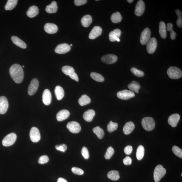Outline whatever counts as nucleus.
<instances>
[{"instance_id": "f257e3e1", "label": "nucleus", "mask_w": 182, "mask_h": 182, "mask_svg": "<svg viewBox=\"0 0 182 182\" xmlns=\"http://www.w3.org/2000/svg\"><path fill=\"white\" fill-rule=\"evenodd\" d=\"M11 77L15 82L20 83L22 81L24 78L23 68L20 65L15 64L11 66L10 69Z\"/></svg>"}, {"instance_id": "f03ea898", "label": "nucleus", "mask_w": 182, "mask_h": 182, "mask_svg": "<svg viewBox=\"0 0 182 182\" xmlns=\"http://www.w3.org/2000/svg\"><path fill=\"white\" fill-rule=\"evenodd\" d=\"M142 126L146 130L150 131L152 130L155 126L154 120L151 117H146L142 119L141 122Z\"/></svg>"}, {"instance_id": "7ed1b4c3", "label": "nucleus", "mask_w": 182, "mask_h": 182, "mask_svg": "<svg viewBox=\"0 0 182 182\" xmlns=\"http://www.w3.org/2000/svg\"><path fill=\"white\" fill-rule=\"evenodd\" d=\"M166 169L161 164L158 165L155 168L153 173V177L155 182H159L166 174Z\"/></svg>"}, {"instance_id": "20e7f679", "label": "nucleus", "mask_w": 182, "mask_h": 182, "mask_svg": "<svg viewBox=\"0 0 182 182\" xmlns=\"http://www.w3.org/2000/svg\"><path fill=\"white\" fill-rule=\"evenodd\" d=\"M167 74L171 79H177L182 76V71L180 69L177 67L171 66L167 71Z\"/></svg>"}, {"instance_id": "39448f33", "label": "nucleus", "mask_w": 182, "mask_h": 182, "mask_svg": "<svg viewBox=\"0 0 182 182\" xmlns=\"http://www.w3.org/2000/svg\"><path fill=\"white\" fill-rule=\"evenodd\" d=\"M17 135L14 133H11L4 138L2 144L4 146H9L14 144L16 140Z\"/></svg>"}, {"instance_id": "423d86ee", "label": "nucleus", "mask_w": 182, "mask_h": 182, "mask_svg": "<svg viewBox=\"0 0 182 182\" xmlns=\"http://www.w3.org/2000/svg\"><path fill=\"white\" fill-rule=\"evenodd\" d=\"M117 96L119 99L123 100H127L135 97V94L131 90H124L118 92L117 93Z\"/></svg>"}, {"instance_id": "0eeeda50", "label": "nucleus", "mask_w": 182, "mask_h": 182, "mask_svg": "<svg viewBox=\"0 0 182 182\" xmlns=\"http://www.w3.org/2000/svg\"><path fill=\"white\" fill-rule=\"evenodd\" d=\"M146 50L149 54L154 52L157 46V41L155 38H152L149 39L147 43Z\"/></svg>"}, {"instance_id": "6e6552de", "label": "nucleus", "mask_w": 182, "mask_h": 182, "mask_svg": "<svg viewBox=\"0 0 182 182\" xmlns=\"http://www.w3.org/2000/svg\"><path fill=\"white\" fill-rule=\"evenodd\" d=\"M151 31L148 28L145 29L141 32L140 37V42L142 45L147 44L150 39L151 36Z\"/></svg>"}, {"instance_id": "1a4fd4ad", "label": "nucleus", "mask_w": 182, "mask_h": 182, "mask_svg": "<svg viewBox=\"0 0 182 182\" xmlns=\"http://www.w3.org/2000/svg\"><path fill=\"white\" fill-rule=\"evenodd\" d=\"M67 128L73 133H78L81 130V127L79 123L75 121H71L68 123Z\"/></svg>"}, {"instance_id": "9d476101", "label": "nucleus", "mask_w": 182, "mask_h": 182, "mask_svg": "<svg viewBox=\"0 0 182 182\" xmlns=\"http://www.w3.org/2000/svg\"><path fill=\"white\" fill-rule=\"evenodd\" d=\"M30 137L32 141L33 142H37L39 141L41 135L38 129L35 127H32L30 132Z\"/></svg>"}, {"instance_id": "9b49d317", "label": "nucleus", "mask_w": 182, "mask_h": 182, "mask_svg": "<svg viewBox=\"0 0 182 182\" xmlns=\"http://www.w3.org/2000/svg\"><path fill=\"white\" fill-rule=\"evenodd\" d=\"M39 85L38 80L34 78L32 80L28 88V93L30 96H32L36 92Z\"/></svg>"}, {"instance_id": "f8f14e48", "label": "nucleus", "mask_w": 182, "mask_h": 182, "mask_svg": "<svg viewBox=\"0 0 182 182\" xmlns=\"http://www.w3.org/2000/svg\"><path fill=\"white\" fill-rule=\"evenodd\" d=\"M71 50L70 45L66 43H63L58 45L56 47L55 51L56 53L59 54H63L68 52Z\"/></svg>"}, {"instance_id": "ddd939ff", "label": "nucleus", "mask_w": 182, "mask_h": 182, "mask_svg": "<svg viewBox=\"0 0 182 182\" xmlns=\"http://www.w3.org/2000/svg\"><path fill=\"white\" fill-rule=\"evenodd\" d=\"M145 5L144 2L140 0L136 3L135 10V14L137 16H141L144 12Z\"/></svg>"}, {"instance_id": "4468645a", "label": "nucleus", "mask_w": 182, "mask_h": 182, "mask_svg": "<svg viewBox=\"0 0 182 182\" xmlns=\"http://www.w3.org/2000/svg\"><path fill=\"white\" fill-rule=\"evenodd\" d=\"M8 107V99L4 96L0 97V114H5Z\"/></svg>"}, {"instance_id": "2eb2a0df", "label": "nucleus", "mask_w": 182, "mask_h": 182, "mask_svg": "<svg viewBox=\"0 0 182 182\" xmlns=\"http://www.w3.org/2000/svg\"><path fill=\"white\" fill-rule=\"evenodd\" d=\"M117 60H118L117 56L112 54L104 55L101 58L102 61L107 64H113L116 62Z\"/></svg>"}, {"instance_id": "dca6fc26", "label": "nucleus", "mask_w": 182, "mask_h": 182, "mask_svg": "<svg viewBox=\"0 0 182 182\" xmlns=\"http://www.w3.org/2000/svg\"><path fill=\"white\" fill-rule=\"evenodd\" d=\"M102 32V29L99 26H95L91 30L89 38L90 39H94L100 36Z\"/></svg>"}, {"instance_id": "f3484780", "label": "nucleus", "mask_w": 182, "mask_h": 182, "mask_svg": "<svg viewBox=\"0 0 182 182\" xmlns=\"http://www.w3.org/2000/svg\"><path fill=\"white\" fill-rule=\"evenodd\" d=\"M42 100L46 105H48L51 103L52 96L51 92L48 89L45 90L43 92Z\"/></svg>"}, {"instance_id": "a211bd4d", "label": "nucleus", "mask_w": 182, "mask_h": 182, "mask_svg": "<svg viewBox=\"0 0 182 182\" xmlns=\"http://www.w3.org/2000/svg\"><path fill=\"white\" fill-rule=\"evenodd\" d=\"M180 119V116L179 114H173L169 117L168 123L172 127H175L177 126Z\"/></svg>"}, {"instance_id": "6ab92c4d", "label": "nucleus", "mask_w": 182, "mask_h": 182, "mask_svg": "<svg viewBox=\"0 0 182 182\" xmlns=\"http://www.w3.org/2000/svg\"><path fill=\"white\" fill-rule=\"evenodd\" d=\"M44 28L45 31L49 34H55L58 30L57 25L53 23H47L45 25Z\"/></svg>"}, {"instance_id": "aec40b11", "label": "nucleus", "mask_w": 182, "mask_h": 182, "mask_svg": "<svg viewBox=\"0 0 182 182\" xmlns=\"http://www.w3.org/2000/svg\"><path fill=\"white\" fill-rule=\"evenodd\" d=\"M70 115V113L67 110H62L58 112L56 116L58 121H61L66 120Z\"/></svg>"}, {"instance_id": "412c9836", "label": "nucleus", "mask_w": 182, "mask_h": 182, "mask_svg": "<svg viewBox=\"0 0 182 182\" xmlns=\"http://www.w3.org/2000/svg\"><path fill=\"white\" fill-rule=\"evenodd\" d=\"M135 128V125L132 121H129L125 123L123 127V133L125 135H128L132 133Z\"/></svg>"}, {"instance_id": "4be33fe9", "label": "nucleus", "mask_w": 182, "mask_h": 182, "mask_svg": "<svg viewBox=\"0 0 182 182\" xmlns=\"http://www.w3.org/2000/svg\"><path fill=\"white\" fill-rule=\"evenodd\" d=\"M95 115V112L94 110L90 109L84 113L83 118L87 122H90L92 120Z\"/></svg>"}, {"instance_id": "5701e85b", "label": "nucleus", "mask_w": 182, "mask_h": 182, "mask_svg": "<svg viewBox=\"0 0 182 182\" xmlns=\"http://www.w3.org/2000/svg\"><path fill=\"white\" fill-rule=\"evenodd\" d=\"M121 34V30L120 29H116L113 30L109 34L110 41L112 42L116 41L117 38L120 37Z\"/></svg>"}, {"instance_id": "b1692460", "label": "nucleus", "mask_w": 182, "mask_h": 182, "mask_svg": "<svg viewBox=\"0 0 182 182\" xmlns=\"http://www.w3.org/2000/svg\"><path fill=\"white\" fill-rule=\"evenodd\" d=\"M11 40L14 44L17 45V46L23 49H25L27 48V45L26 43L18 37L13 36L11 37Z\"/></svg>"}, {"instance_id": "393cba45", "label": "nucleus", "mask_w": 182, "mask_h": 182, "mask_svg": "<svg viewBox=\"0 0 182 182\" xmlns=\"http://www.w3.org/2000/svg\"><path fill=\"white\" fill-rule=\"evenodd\" d=\"M39 13L38 8L36 6H30L27 12V16L30 18H33L37 15Z\"/></svg>"}, {"instance_id": "a878e982", "label": "nucleus", "mask_w": 182, "mask_h": 182, "mask_svg": "<svg viewBox=\"0 0 182 182\" xmlns=\"http://www.w3.org/2000/svg\"><path fill=\"white\" fill-rule=\"evenodd\" d=\"M92 22V18L90 15H86L82 17L81 20V23L82 26L84 27H89Z\"/></svg>"}, {"instance_id": "bb28decb", "label": "nucleus", "mask_w": 182, "mask_h": 182, "mask_svg": "<svg viewBox=\"0 0 182 182\" xmlns=\"http://www.w3.org/2000/svg\"><path fill=\"white\" fill-rule=\"evenodd\" d=\"M55 94L57 100H61L64 96V90L62 87L60 86H56L55 89Z\"/></svg>"}, {"instance_id": "cd10ccee", "label": "nucleus", "mask_w": 182, "mask_h": 182, "mask_svg": "<svg viewBox=\"0 0 182 182\" xmlns=\"http://www.w3.org/2000/svg\"><path fill=\"white\" fill-rule=\"evenodd\" d=\"M57 3L55 1H53L50 5L47 6L46 8V11L49 13H54L57 12Z\"/></svg>"}, {"instance_id": "c85d7f7f", "label": "nucleus", "mask_w": 182, "mask_h": 182, "mask_svg": "<svg viewBox=\"0 0 182 182\" xmlns=\"http://www.w3.org/2000/svg\"><path fill=\"white\" fill-rule=\"evenodd\" d=\"M159 32L160 36L162 38H165L167 36V30L165 23L161 21L159 23Z\"/></svg>"}, {"instance_id": "c756f323", "label": "nucleus", "mask_w": 182, "mask_h": 182, "mask_svg": "<svg viewBox=\"0 0 182 182\" xmlns=\"http://www.w3.org/2000/svg\"><path fill=\"white\" fill-rule=\"evenodd\" d=\"M128 88L132 92L136 93L139 92V90L140 89L141 86L138 82L135 81H132L131 83L128 85Z\"/></svg>"}, {"instance_id": "7c9ffc66", "label": "nucleus", "mask_w": 182, "mask_h": 182, "mask_svg": "<svg viewBox=\"0 0 182 182\" xmlns=\"http://www.w3.org/2000/svg\"><path fill=\"white\" fill-rule=\"evenodd\" d=\"M108 178L113 181H117L120 178V173L118 171L112 170L110 171L107 174Z\"/></svg>"}, {"instance_id": "2f4dec72", "label": "nucleus", "mask_w": 182, "mask_h": 182, "mask_svg": "<svg viewBox=\"0 0 182 182\" xmlns=\"http://www.w3.org/2000/svg\"><path fill=\"white\" fill-rule=\"evenodd\" d=\"M78 102L80 105L84 106L90 104L91 102V99L87 95L84 94L80 97Z\"/></svg>"}, {"instance_id": "473e14b6", "label": "nucleus", "mask_w": 182, "mask_h": 182, "mask_svg": "<svg viewBox=\"0 0 182 182\" xmlns=\"http://www.w3.org/2000/svg\"><path fill=\"white\" fill-rule=\"evenodd\" d=\"M145 149L142 145L139 146L136 152V157L138 160H140L144 158V155Z\"/></svg>"}, {"instance_id": "72a5a7b5", "label": "nucleus", "mask_w": 182, "mask_h": 182, "mask_svg": "<svg viewBox=\"0 0 182 182\" xmlns=\"http://www.w3.org/2000/svg\"><path fill=\"white\" fill-rule=\"evenodd\" d=\"M18 1L17 0H8L5 6L6 10H11L16 6Z\"/></svg>"}, {"instance_id": "f704fd0d", "label": "nucleus", "mask_w": 182, "mask_h": 182, "mask_svg": "<svg viewBox=\"0 0 182 182\" xmlns=\"http://www.w3.org/2000/svg\"><path fill=\"white\" fill-rule=\"evenodd\" d=\"M122 17L120 13L116 12L113 14L111 17V20L112 22L117 23L120 22L122 20Z\"/></svg>"}, {"instance_id": "c9c22d12", "label": "nucleus", "mask_w": 182, "mask_h": 182, "mask_svg": "<svg viewBox=\"0 0 182 182\" xmlns=\"http://www.w3.org/2000/svg\"><path fill=\"white\" fill-rule=\"evenodd\" d=\"M94 133L96 134L99 139H102L104 136V132L103 129L101 128L100 127L97 126L93 129Z\"/></svg>"}, {"instance_id": "e433bc0d", "label": "nucleus", "mask_w": 182, "mask_h": 182, "mask_svg": "<svg viewBox=\"0 0 182 182\" xmlns=\"http://www.w3.org/2000/svg\"><path fill=\"white\" fill-rule=\"evenodd\" d=\"M90 76L95 81L99 82H102L104 81V78L103 76L96 72H92L90 74Z\"/></svg>"}, {"instance_id": "4c0bfd02", "label": "nucleus", "mask_w": 182, "mask_h": 182, "mask_svg": "<svg viewBox=\"0 0 182 182\" xmlns=\"http://www.w3.org/2000/svg\"><path fill=\"white\" fill-rule=\"evenodd\" d=\"M62 71L65 74L69 76L75 72V70L73 67L69 66H64L62 67Z\"/></svg>"}, {"instance_id": "58836bf2", "label": "nucleus", "mask_w": 182, "mask_h": 182, "mask_svg": "<svg viewBox=\"0 0 182 182\" xmlns=\"http://www.w3.org/2000/svg\"><path fill=\"white\" fill-rule=\"evenodd\" d=\"M118 124L117 123L113 122L112 121H110L109 124L107 126V130L109 133H112L118 129Z\"/></svg>"}, {"instance_id": "ea45409f", "label": "nucleus", "mask_w": 182, "mask_h": 182, "mask_svg": "<svg viewBox=\"0 0 182 182\" xmlns=\"http://www.w3.org/2000/svg\"><path fill=\"white\" fill-rule=\"evenodd\" d=\"M173 25L172 24L169 23L167 24V30L168 32H170V37L172 40H174L176 38V34L173 29Z\"/></svg>"}, {"instance_id": "a19ab883", "label": "nucleus", "mask_w": 182, "mask_h": 182, "mask_svg": "<svg viewBox=\"0 0 182 182\" xmlns=\"http://www.w3.org/2000/svg\"><path fill=\"white\" fill-rule=\"evenodd\" d=\"M130 71L133 74L138 77H141L144 75V73L143 71L138 70V69L133 67L131 69Z\"/></svg>"}, {"instance_id": "79ce46f5", "label": "nucleus", "mask_w": 182, "mask_h": 182, "mask_svg": "<svg viewBox=\"0 0 182 182\" xmlns=\"http://www.w3.org/2000/svg\"><path fill=\"white\" fill-rule=\"evenodd\" d=\"M175 12L178 17V18L176 21V24L179 27H182V12L179 10H175Z\"/></svg>"}, {"instance_id": "37998d69", "label": "nucleus", "mask_w": 182, "mask_h": 182, "mask_svg": "<svg viewBox=\"0 0 182 182\" xmlns=\"http://www.w3.org/2000/svg\"><path fill=\"white\" fill-rule=\"evenodd\" d=\"M173 152L177 156L180 158H182V150L179 147L176 146H174L172 147Z\"/></svg>"}, {"instance_id": "c03bdc74", "label": "nucleus", "mask_w": 182, "mask_h": 182, "mask_svg": "<svg viewBox=\"0 0 182 182\" xmlns=\"http://www.w3.org/2000/svg\"><path fill=\"white\" fill-rule=\"evenodd\" d=\"M114 149L112 147L110 146L108 147L105 155V159H110L114 154Z\"/></svg>"}, {"instance_id": "a18cd8bd", "label": "nucleus", "mask_w": 182, "mask_h": 182, "mask_svg": "<svg viewBox=\"0 0 182 182\" xmlns=\"http://www.w3.org/2000/svg\"><path fill=\"white\" fill-rule=\"evenodd\" d=\"M81 153L82 156L85 159H88L89 158V153L87 148L85 147H83L81 150Z\"/></svg>"}, {"instance_id": "49530a36", "label": "nucleus", "mask_w": 182, "mask_h": 182, "mask_svg": "<svg viewBox=\"0 0 182 182\" xmlns=\"http://www.w3.org/2000/svg\"><path fill=\"white\" fill-rule=\"evenodd\" d=\"M71 171L75 174L82 175L84 174V171L80 168L74 167L71 169Z\"/></svg>"}, {"instance_id": "de8ad7c7", "label": "nucleus", "mask_w": 182, "mask_h": 182, "mask_svg": "<svg viewBox=\"0 0 182 182\" xmlns=\"http://www.w3.org/2000/svg\"><path fill=\"white\" fill-rule=\"evenodd\" d=\"M49 160V158L47 155H43L41 156L38 160V162L40 164H44L47 163Z\"/></svg>"}, {"instance_id": "09e8293b", "label": "nucleus", "mask_w": 182, "mask_h": 182, "mask_svg": "<svg viewBox=\"0 0 182 182\" xmlns=\"http://www.w3.org/2000/svg\"><path fill=\"white\" fill-rule=\"evenodd\" d=\"M55 148L57 150L62 152L65 151L67 149V147L66 144H62L60 145H57L55 146Z\"/></svg>"}, {"instance_id": "8fccbe9b", "label": "nucleus", "mask_w": 182, "mask_h": 182, "mask_svg": "<svg viewBox=\"0 0 182 182\" xmlns=\"http://www.w3.org/2000/svg\"><path fill=\"white\" fill-rule=\"evenodd\" d=\"M132 159L129 156L126 157L123 160V163L125 165H130L132 164Z\"/></svg>"}, {"instance_id": "3c124183", "label": "nucleus", "mask_w": 182, "mask_h": 182, "mask_svg": "<svg viewBox=\"0 0 182 182\" xmlns=\"http://www.w3.org/2000/svg\"><path fill=\"white\" fill-rule=\"evenodd\" d=\"M133 151V147L131 146H127L124 149V152L127 155L131 154Z\"/></svg>"}, {"instance_id": "603ef678", "label": "nucleus", "mask_w": 182, "mask_h": 182, "mask_svg": "<svg viewBox=\"0 0 182 182\" xmlns=\"http://www.w3.org/2000/svg\"><path fill=\"white\" fill-rule=\"evenodd\" d=\"M86 0H75L74 4L77 6L83 5L87 3Z\"/></svg>"}, {"instance_id": "864d4df0", "label": "nucleus", "mask_w": 182, "mask_h": 182, "mask_svg": "<svg viewBox=\"0 0 182 182\" xmlns=\"http://www.w3.org/2000/svg\"><path fill=\"white\" fill-rule=\"evenodd\" d=\"M69 76L71 79L75 80L76 81L78 82L79 81L78 77L77 74L75 72L71 74V75Z\"/></svg>"}, {"instance_id": "5fc2aeb1", "label": "nucleus", "mask_w": 182, "mask_h": 182, "mask_svg": "<svg viewBox=\"0 0 182 182\" xmlns=\"http://www.w3.org/2000/svg\"><path fill=\"white\" fill-rule=\"evenodd\" d=\"M57 182H68V181L62 178H60L58 179Z\"/></svg>"}, {"instance_id": "6e6d98bb", "label": "nucleus", "mask_w": 182, "mask_h": 182, "mask_svg": "<svg viewBox=\"0 0 182 182\" xmlns=\"http://www.w3.org/2000/svg\"><path fill=\"white\" fill-rule=\"evenodd\" d=\"M133 1V0H127V1L129 3H132Z\"/></svg>"}, {"instance_id": "4d7b16f0", "label": "nucleus", "mask_w": 182, "mask_h": 182, "mask_svg": "<svg viewBox=\"0 0 182 182\" xmlns=\"http://www.w3.org/2000/svg\"><path fill=\"white\" fill-rule=\"evenodd\" d=\"M116 41H118V42H119L120 41V39L119 38H118L116 39Z\"/></svg>"}, {"instance_id": "13d9d810", "label": "nucleus", "mask_w": 182, "mask_h": 182, "mask_svg": "<svg viewBox=\"0 0 182 182\" xmlns=\"http://www.w3.org/2000/svg\"><path fill=\"white\" fill-rule=\"evenodd\" d=\"M73 46V45H72V44H71V45H70V46Z\"/></svg>"}, {"instance_id": "bf43d9fd", "label": "nucleus", "mask_w": 182, "mask_h": 182, "mask_svg": "<svg viewBox=\"0 0 182 182\" xmlns=\"http://www.w3.org/2000/svg\"><path fill=\"white\" fill-rule=\"evenodd\" d=\"M24 66H23V68H24Z\"/></svg>"}, {"instance_id": "052dcab7", "label": "nucleus", "mask_w": 182, "mask_h": 182, "mask_svg": "<svg viewBox=\"0 0 182 182\" xmlns=\"http://www.w3.org/2000/svg\"><path fill=\"white\" fill-rule=\"evenodd\" d=\"M181 176H182V173H181Z\"/></svg>"}]
</instances>
